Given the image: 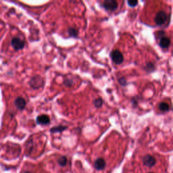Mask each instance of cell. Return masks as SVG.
Returning a JSON list of instances; mask_svg holds the SVG:
<instances>
[{
  "mask_svg": "<svg viewBox=\"0 0 173 173\" xmlns=\"http://www.w3.org/2000/svg\"><path fill=\"white\" fill-rule=\"evenodd\" d=\"M64 84L65 86L70 87V86H72L73 85V81H72V80L70 79H66L64 81Z\"/></svg>",
  "mask_w": 173,
  "mask_h": 173,
  "instance_id": "cell-17",
  "label": "cell"
},
{
  "mask_svg": "<svg viewBox=\"0 0 173 173\" xmlns=\"http://www.w3.org/2000/svg\"><path fill=\"white\" fill-rule=\"evenodd\" d=\"M93 104L97 108H101V107L103 105V100H102V99L101 97H99L97 99H96V100H95L93 101Z\"/></svg>",
  "mask_w": 173,
  "mask_h": 173,
  "instance_id": "cell-16",
  "label": "cell"
},
{
  "mask_svg": "<svg viewBox=\"0 0 173 173\" xmlns=\"http://www.w3.org/2000/svg\"><path fill=\"white\" fill-rule=\"evenodd\" d=\"M30 85L33 89H37L42 88L44 85V81L42 77L35 76L32 77L30 81Z\"/></svg>",
  "mask_w": 173,
  "mask_h": 173,
  "instance_id": "cell-3",
  "label": "cell"
},
{
  "mask_svg": "<svg viewBox=\"0 0 173 173\" xmlns=\"http://www.w3.org/2000/svg\"><path fill=\"white\" fill-rule=\"evenodd\" d=\"M14 104H15V106H16V108H17L18 110H22L26 107L27 103H26V101L24 98L20 97H18L15 100Z\"/></svg>",
  "mask_w": 173,
  "mask_h": 173,
  "instance_id": "cell-8",
  "label": "cell"
},
{
  "mask_svg": "<svg viewBox=\"0 0 173 173\" xmlns=\"http://www.w3.org/2000/svg\"><path fill=\"white\" fill-rule=\"evenodd\" d=\"M127 3H128L129 6L134 7L136 6H137L138 1H135V0H131V1H128V2H127Z\"/></svg>",
  "mask_w": 173,
  "mask_h": 173,
  "instance_id": "cell-19",
  "label": "cell"
},
{
  "mask_svg": "<svg viewBox=\"0 0 173 173\" xmlns=\"http://www.w3.org/2000/svg\"><path fill=\"white\" fill-rule=\"evenodd\" d=\"M59 165L61 166H65L67 164V158L65 156H61V157L57 160Z\"/></svg>",
  "mask_w": 173,
  "mask_h": 173,
  "instance_id": "cell-15",
  "label": "cell"
},
{
  "mask_svg": "<svg viewBox=\"0 0 173 173\" xmlns=\"http://www.w3.org/2000/svg\"><path fill=\"white\" fill-rule=\"evenodd\" d=\"M144 69H145V71L147 72H151L155 71L156 67H155L154 64H153L152 62H147L145 68H144Z\"/></svg>",
  "mask_w": 173,
  "mask_h": 173,
  "instance_id": "cell-13",
  "label": "cell"
},
{
  "mask_svg": "<svg viewBox=\"0 0 173 173\" xmlns=\"http://www.w3.org/2000/svg\"><path fill=\"white\" fill-rule=\"evenodd\" d=\"M148 173H154V172H148Z\"/></svg>",
  "mask_w": 173,
  "mask_h": 173,
  "instance_id": "cell-23",
  "label": "cell"
},
{
  "mask_svg": "<svg viewBox=\"0 0 173 173\" xmlns=\"http://www.w3.org/2000/svg\"><path fill=\"white\" fill-rule=\"evenodd\" d=\"M166 20L167 14H166L165 12H164L162 10L159 11L158 13L156 14L154 18L155 23L158 26H162V24H164L166 22Z\"/></svg>",
  "mask_w": 173,
  "mask_h": 173,
  "instance_id": "cell-2",
  "label": "cell"
},
{
  "mask_svg": "<svg viewBox=\"0 0 173 173\" xmlns=\"http://www.w3.org/2000/svg\"><path fill=\"white\" fill-rule=\"evenodd\" d=\"M156 159L150 155H146L143 158V162L144 165L148 167L153 166L156 164Z\"/></svg>",
  "mask_w": 173,
  "mask_h": 173,
  "instance_id": "cell-6",
  "label": "cell"
},
{
  "mask_svg": "<svg viewBox=\"0 0 173 173\" xmlns=\"http://www.w3.org/2000/svg\"><path fill=\"white\" fill-rule=\"evenodd\" d=\"M37 122L38 123L39 125H46L50 122V119L47 115H41L37 118Z\"/></svg>",
  "mask_w": 173,
  "mask_h": 173,
  "instance_id": "cell-9",
  "label": "cell"
},
{
  "mask_svg": "<svg viewBox=\"0 0 173 173\" xmlns=\"http://www.w3.org/2000/svg\"><path fill=\"white\" fill-rule=\"evenodd\" d=\"M159 45L162 49H167L171 45V39L167 37H163L160 39Z\"/></svg>",
  "mask_w": 173,
  "mask_h": 173,
  "instance_id": "cell-10",
  "label": "cell"
},
{
  "mask_svg": "<svg viewBox=\"0 0 173 173\" xmlns=\"http://www.w3.org/2000/svg\"><path fill=\"white\" fill-rule=\"evenodd\" d=\"M68 33L69 36L71 37H77L78 36V34H79V31H78V30L76 29L75 28L71 27L68 28Z\"/></svg>",
  "mask_w": 173,
  "mask_h": 173,
  "instance_id": "cell-14",
  "label": "cell"
},
{
  "mask_svg": "<svg viewBox=\"0 0 173 173\" xmlns=\"http://www.w3.org/2000/svg\"><path fill=\"white\" fill-rule=\"evenodd\" d=\"M118 83H120L121 86H125L126 85V81L125 79V78L124 77H122L118 79Z\"/></svg>",
  "mask_w": 173,
  "mask_h": 173,
  "instance_id": "cell-18",
  "label": "cell"
},
{
  "mask_svg": "<svg viewBox=\"0 0 173 173\" xmlns=\"http://www.w3.org/2000/svg\"><path fill=\"white\" fill-rule=\"evenodd\" d=\"M110 57L114 64H121L124 61V57L122 53L118 50H113L110 53Z\"/></svg>",
  "mask_w": 173,
  "mask_h": 173,
  "instance_id": "cell-1",
  "label": "cell"
},
{
  "mask_svg": "<svg viewBox=\"0 0 173 173\" xmlns=\"http://www.w3.org/2000/svg\"><path fill=\"white\" fill-rule=\"evenodd\" d=\"M12 45L16 50H19L24 47V42L20 38L15 37L12 39Z\"/></svg>",
  "mask_w": 173,
  "mask_h": 173,
  "instance_id": "cell-5",
  "label": "cell"
},
{
  "mask_svg": "<svg viewBox=\"0 0 173 173\" xmlns=\"http://www.w3.org/2000/svg\"><path fill=\"white\" fill-rule=\"evenodd\" d=\"M24 173H31V172H29V171H25V172H24Z\"/></svg>",
  "mask_w": 173,
  "mask_h": 173,
  "instance_id": "cell-22",
  "label": "cell"
},
{
  "mask_svg": "<svg viewBox=\"0 0 173 173\" xmlns=\"http://www.w3.org/2000/svg\"><path fill=\"white\" fill-rule=\"evenodd\" d=\"M106 163L105 160L102 158H100L96 160V162L94 163V166L96 168L97 170L100 171L104 169V168L106 167Z\"/></svg>",
  "mask_w": 173,
  "mask_h": 173,
  "instance_id": "cell-7",
  "label": "cell"
},
{
  "mask_svg": "<svg viewBox=\"0 0 173 173\" xmlns=\"http://www.w3.org/2000/svg\"><path fill=\"white\" fill-rule=\"evenodd\" d=\"M159 110L162 112H166L170 110V106L166 102H161L158 106Z\"/></svg>",
  "mask_w": 173,
  "mask_h": 173,
  "instance_id": "cell-11",
  "label": "cell"
},
{
  "mask_svg": "<svg viewBox=\"0 0 173 173\" xmlns=\"http://www.w3.org/2000/svg\"><path fill=\"white\" fill-rule=\"evenodd\" d=\"M103 7L108 11H114L118 8V3L114 0H106L103 3Z\"/></svg>",
  "mask_w": 173,
  "mask_h": 173,
  "instance_id": "cell-4",
  "label": "cell"
},
{
  "mask_svg": "<svg viewBox=\"0 0 173 173\" xmlns=\"http://www.w3.org/2000/svg\"><path fill=\"white\" fill-rule=\"evenodd\" d=\"M67 129V126L60 125V126H55V127H52V128L50 129V132L52 133H61V132L65 131Z\"/></svg>",
  "mask_w": 173,
  "mask_h": 173,
  "instance_id": "cell-12",
  "label": "cell"
},
{
  "mask_svg": "<svg viewBox=\"0 0 173 173\" xmlns=\"http://www.w3.org/2000/svg\"><path fill=\"white\" fill-rule=\"evenodd\" d=\"M164 35H165V32H164V31H158V32H156V35H157V37H158L160 39H161L162 37H163Z\"/></svg>",
  "mask_w": 173,
  "mask_h": 173,
  "instance_id": "cell-20",
  "label": "cell"
},
{
  "mask_svg": "<svg viewBox=\"0 0 173 173\" xmlns=\"http://www.w3.org/2000/svg\"><path fill=\"white\" fill-rule=\"evenodd\" d=\"M131 103H132V105H133V106L134 107V108H135V107H137V105H138V101L137 100V97H134L133 99L131 100Z\"/></svg>",
  "mask_w": 173,
  "mask_h": 173,
  "instance_id": "cell-21",
  "label": "cell"
}]
</instances>
